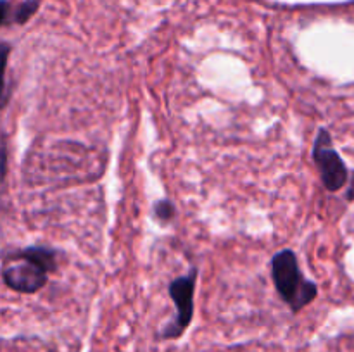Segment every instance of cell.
I'll return each instance as SVG.
<instances>
[{
    "label": "cell",
    "mask_w": 354,
    "mask_h": 352,
    "mask_svg": "<svg viewBox=\"0 0 354 352\" xmlns=\"http://www.w3.org/2000/svg\"><path fill=\"white\" fill-rule=\"evenodd\" d=\"M313 161L327 190L339 192L348 182V168L332 144V137L322 128L313 144Z\"/></svg>",
    "instance_id": "4"
},
{
    "label": "cell",
    "mask_w": 354,
    "mask_h": 352,
    "mask_svg": "<svg viewBox=\"0 0 354 352\" xmlns=\"http://www.w3.org/2000/svg\"><path fill=\"white\" fill-rule=\"evenodd\" d=\"M57 268L55 251L47 247H26L14 251L6 259L3 283L19 293H35L47 285L48 273Z\"/></svg>",
    "instance_id": "1"
},
{
    "label": "cell",
    "mask_w": 354,
    "mask_h": 352,
    "mask_svg": "<svg viewBox=\"0 0 354 352\" xmlns=\"http://www.w3.org/2000/svg\"><path fill=\"white\" fill-rule=\"evenodd\" d=\"M175 206L169 200H159L154 204V216L161 221H171L175 216Z\"/></svg>",
    "instance_id": "6"
},
{
    "label": "cell",
    "mask_w": 354,
    "mask_h": 352,
    "mask_svg": "<svg viewBox=\"0 0 354 352\" xmlns=\"http://www.w3.org/2000/svg\"><path fill=\"white\" fill-rule=\"evenodd\" d=\"M197 269L192 268L189 275L180 276L169 283V297L175 304V317L171 323L166 324L161 331V338L165 340H175L183 335L189 328L194 316V292H196Z\"/></svg>",
    "instance_id": "3"
},
{
    "label": "cell",
    "mask_w": 354,
    "mask_h": 352,
    "mask_svg": "<svg viewBox=\"0 0 354 352\" xmlns=\"http://www.w3.org/2000/svg\"><path fill=\"white\" fill-rule=\"evenodd\" d=\"M272 278L277 292L292 313H299L318 295L317 285L301 273L296 254L289 248L273 255Z\"/></svg>",
    "instance_id": "2"
},
{
    "label": "cell",
    "mask_w": 354,
    "mask_h": 352,
    "mask_svg": "<svg viewBox=\"0 0 354 352\" xmlns=\"http://www.w3.org/2000/svg\"><path fill=\"white\" fill-rule=\"evenodd\" d=\"M38 6H40V0H24V2L19 3V6H16L10 9L9 2H7V0H3L2 2V9H3L2 23L6 24V26L10 23H16V24L26 23V21L30 19L35 12H37Z\"/></svg>",
    "instance_id": "5"
}]
</instances>
